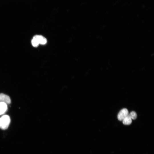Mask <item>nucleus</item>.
I'll return each instance as SVG.
<instances>
[{
    "label": "nucleus",
    "mask_w": 154,
    "mask_h": 154,
    "mask_svg": "<svg viewBox=\"0 0 154 154\" xmlns=\"http://www.w3.org/2000/svg\"><path fill=\"white\" fill-rule=\"evenodd\" d=\"M128 115L131 119H136L137 117L136 113L134 111L131 112Z\"/></svg>",
    "instance_id": "8"
},
{
    "label": "nucleus",
    "mask_w": 154,
    "mask_h": 154,
    "mask_svg": "<svg viewBox=\"0 0 154 154\" xmlns=\"http://www.w3.org/2000/svg\"><path fill=\"white\" fill-rule=\"evenodd\" d=\"M11 121L10 117L7 115H4L0 118V128L5 129L8 128Z\"/></svg>",
    "instance_id": "1"
},
{
    "label": "nucleus",
    "mask_w": 154,
    "mask_h": 154,
    "mask_svg": "<svg viewBox=\"0 0 154 154\" xmlns=\"http://www.w3.org/2000/svg\"><path fill=\"white\" fill-rule=\"evenodd\" d=\"M7 110V104L3 102H0V115L5 114Z\"/></svg>",
    "instance_id": "5"
},
{
    "label": "nucleus",
    "mask_w": 154,
    "mask_h": 154,
    "mask_svg": "<svg viewBox=\"0 0 154 154\" xmlns=\"http://www.w3.org/2000/svg\"><path fill=\"white\" fill-rule=\"evenodd\" d=\"M0 102H3L7 104L11 103V100L9 97L3 93L0 94Z\"/></svg>",
    "instance_id": "3"
},
{
    "label": "nucleus",
    "mask_w": 154,
    "mask_h": 154,
    "mask_svg": "<svg viewBox=\"0 0 154 154\" xmlns=\"http://www.w3.org/2000/svg\"><path fill=\"white\" fill-rule=\"evenodd\" d=\"M39 44H44L47 42L46 38L41 35H35V36Z\"/></svg>",
    "instance_id": "4"
},
{
    "label": "nucleus",
    "mask_w": 154,
    "mask_h": 154,
    "mask_svg": "<svg viewBox=\"0 0 154 154\" xmlns=\"http://www.w3.org/2000/svg\"><path fill=\"white\" fill-rule=\"evenodd\" d=\"M128 110L126 108H123L119 112L117 115V118L120 121H122L128 115Z\"/></svg>",
    "instance_id": "2"
},
{
    "label": "nucleus",
    "mask_w": 154,
    "mask_h": 154,
    "mask_svg": "<svg viewBox=\"0 0 154 154\" xmlns=\"http://www.w3.org/2000/svg\"><path fill=\"white\" fill-rule=\"evenodd\" d=\"M123 123L125 125H129L132 123L131 119L128 115L123 120Z\"/></svg>",
    "instance_id": "6"
},
{
    "label": "nucleus",
    "mask_w": 154,
    "mask_h": 154,
    "mask_svg": "<svg viewBox=\"0 0 154 154\" xmlns=\"http://www.w3.org/2000/svg\"><path fill=\"white\" fill-rule=\"evenodd\" d=\"M31 43L32 45L34 47L38 46L39 44L35 36L33 37L31 40Z\"/></svg>",
    "instance_id": "7"
}]
</instances>
